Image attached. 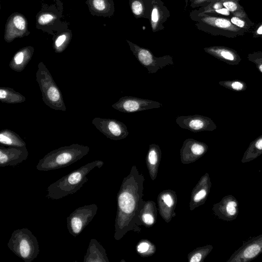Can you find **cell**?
Listing matches in <instances>:
<instances>
[{
  "instance_id": "obj_9",
  "label": "cell",
  "mask_w": 262,
  "mask_h": 262,
  "mask_svg": "<svg viewBox=\"0 0 262 262\" xmlns=\"http://www.w3.org/2000/svg\"><path fill=\"white\" fill-rule=\"evenodd\" d=\"M176 122L182 128L193 133L213 131L217 128L211 118L200 115L178 116Z\"/></svg>"
},
{
  "instance_id": "obj_35",
  "label": "cell",
  "mask_w": 262,
  "mask_h": 262,
  "mask_svg": "<svg viewBox=\"0 0 262 262\" xmlns=\"http://www.w3.org/2000/svg\"><path fill=\"white\" fill-rule=\"evenodd\" d=\"M162 199L168 207H171L173 205V201L169 194H167L163 195L162 196Z\"/></svg>"
},
{
  "instance_id": "obj_29",
  "label": "cell",
  "mask_w": 262,
  "mask_h": 262,
  "mask_svg": "<svg viewBox=\"0 0 262 262\" xmlns=\"http://www.w3.org/2000/svg\"><path fill=\"white\" fill-rule=\"evenodd\" d=\"M209 186L207 185L205 188L201 189L194 196V201L198 202L205 199L208 194V188Z\"/></svg>"
},
{
  "instance_id": "obj_12",
  "label": "cell",
  "mask_w": 262,
  "mask_h": 262,
  "mask_svg": "<svg viewBox=\"0 0 262 262\" xmlns=\"http://www.w3.org/2000/svg\"><path fill=\"white\" fill-rule=\"evenodd\" d=\"M28 151L25 146L1 147L0 149V166H16L27 159Z\"/></svg>"
},
{
  "instance_id": "obj_6",
  "label": "cell",
  "mask_w": 262,
  "mask_h": 262,
  "mask_svg": "<svg viewBox=\"0 0 262 262\" xmlns=\"http://www.w3.org/2000/svg\"><path fill=\"white\" fill-rule=\"evenodd\" d=\"M98 210L95 204L85 205L76 208L67 218V228L74 237L79 235L91 222Z\"/></svg>"
},
{
  "instance_id": "obj_27",
  "label": "cell",
  "mask_w": 262,
  "mask_h": 262,
  "mask_svg": "<svg viewBox=\"0 0 262 262\" xmlns=\"http://www.w3.org/2000/svg\"><path fill=\"white\" fill-rule=\"evenodd\" d=\"M93 5L96 10L100 11H103L109 9L108 3L105 0H94Z\"/></svg>"
},
{
  "instance_id": "obj_26",
  "label": "cell",
  "mask_w": 262,
  "mask_h": 262,
  "mask_svg": "<svg viewBox=\"0 0 262 262\" xmlns=\"http://www.w3.org/2000/svg\"><path fill=\"white\" fill-rule=\"evenodd\" d=\"M47 96L50 100L52 101H57L60 99V93L57 88L51 86L48 90Z\"/></svg>"
},
{
  "instance_id": "obj_39",
  "label": "cell",
  "mask_w": 262,
  "mask_h": 262,
  "mask_svg": "<svg viewBox=\"0 0 262 262\" xmlns=\"http://www.w3.org/2000/svg\"><path fill=\"white\" fill-rule=\"evenodd\" d=\"M189 1V0H185V8H186V7L187 6L188 4V2Z\"/></svg>"
},
{
  "instance_id": "obj_21",
  "label": "cell",
  "mask_w": 262,
  "mask_h": 262,
  "mask_svg": "<svg viewBox=\"0 0 262 262\" xmlns=\"http://www.w3.org/2000/svg\"><path fill=\"white\" fill-rule=\"evenodd\" d=\"M219 83L220 85L233 91L241 92L247 89L246 83L238 79L223 80Z\"/></svg>"
},
{
  "instance_id": "obj_2",
  "label": "cell",
  "mask_w": 262,
  "mask_h": 262,
  "mask_svg": "<svg viewBox=\"0 0 262 262\" xmlns=\"http://www.w3.org/2000/svg\"><path fill=\"white\" fill-rule=\"evenodd\" d=\"M189 16L198 30L214 36L235 38L247 32L233 25L229 18L200 12L195 9Z\"/></svg>"
},
{
  "instance_id": "obj_25",
  "label": "cell",
  "mask_w": 262,
  "mask_h": 262,
  "mask_svg": "<svg viewBox=\"0 0 262 262\" xmlns=\"http://www.w3.org/2000/svg\"><path fill=\"white\" fill-rule=\"evenodd\" d=\"M247 58L249 61L255 63L256 68L262 73V52L257 51L249 53Z\"/></svg>"
},
{
  "instance_id": "obj_22",
  "label": "cell",
  "mask_w": 262,
  "mask_h": 262,
  "mask_svg": "<svg viewBox=\"0 0 262 262\" xmlns=\"http://www.w3.org/2000/svg\"><path fill=\"white\" fill-rule=\"evenodd\" d=\"M0 142L2 144L12 146L13 147H23L25 143L15 136L1 133L0 134Z\"/></svg>"
},
{
  "instance_id": "obj_36",
  "label": "cell",
  "mask_w": 262,
  "mask_h": 262,
  "mask_svg": "<svg viewBox=\"0 0 262 262\" xmlns=\"http://www.w3.org/2000/svg\"><path fill=\"white\" fill-rule=\"evenodd\" d=\"M24 53L21 52L17 53L14 56V59L15 62L17 64H20L23 61L24 59Z\"/></svg>"
},
{
  "instance_id": "obj_1",
  "label": "cell",
  "mask_w": 262,
  "mask_h": 262,
  "mask_svg": "<svg viewBox=\"0 0 262 262\" xmlns=\"http://www.w3.org/2000/svg\"><path fill=\"white\" fill-rule=\"evenodd\" d=\"M103 164L101 161H94L62 177L48 187L47 197L57 200L75 193L88 181L87 174Z\"/></svg>"
},
{
  "instance_id": "obj_7",
  "label": "cell",
  "mask_w": 262,
  "mask_h": 262,
  "mask_svg": "<svg viewBox=\"0 0 262 262\" xmlns=\"http://www.w3.org/2000/svg\"><path fill=\"white\" fill-rule=\"evenodd\" d=\"M262 253V234L244 241L242 245L230 256L227 262H248Z\"/></svg>"
},
{
  "instance_id": "obj_24",
  "label": "cell",
  "mask_w": 262,
  "mask_h": 262,
  "mask_svg": "<svg viewBox=\"0 0 262 262\" xmlns=\"http://www.w3.org/2000/svg\"><path fill=\"white\" fill-rule=\"evenodd\" d=\"M200 12H203L210 15H216L227 18L233 15L226 8H223L217 9L202 10L200 8L196 9Z\"/></svg>"
},
{
  "instance_id": "obj_40",
  "label": "cell",
  "mask_w": 262,
  "mask_h": 262,
  "mask_svg": "<svg viewBox=\"0 0 262 262\" xmlns=\"http://www.w3.org/2000/svg\"><path fill=\"white\" fill-rule=\"evenodd\" d=\"M191 1V0H189V1Z\"/></svg>"
},
{
  "instance_id": "obj_3",
  "label": "cell",
  "mask_w": 262,
  "mask_h": 262,
  "mask_svg": "<svg viewBox=\"0 0 262 262\" xmlns=\"http://www.w3.org/2000/svg\"><path fill=\"white\" fill-rule=\"evenodd\" d=\"M89 151L87 146L72 145L51 151L36 165L39 171H48L67 167L81 159Z\"/></svg>"
},
{
  "instance_id": "obj_31",
  "label": "cell",
  "mask_w": 262,
  "mask_h": 262,
  "mask_svg": "<svg viewBox=\"0 0 262 262\" xmlns=\"http://www.w3.org/2000/svg\"><path fill=\"white\" fill-rule=\"evenodd\" d=\"M252 32L253 37L262 38V21L254 26Z\"/></svg>"
},
{
  "instance_id": "obj_15",
  "label": "cell",
  "mask_w": 262,
  "mask_h": 262,
  "mask_svg": "<svg viewBox=\"0 0 262 262\" xmlns=\"http://www.w3.org/2000/svg\"><path fill=\"white\" fill-rule=\"evenodd\" d=\"M83 262H108L105 250L95 238H91L86 252L83 258Z\"/></svg>"
},
{
  "instance_id": "obj_10",
  "label": "cell",
  "mask_w": 262,
  "mask_h": 262,
  "mask_svg": "<svg viewBox=\"0 0 262 262\" xmlns=\"http://www.w3.org/2000/svg\"><path fill=\"white\" fill-rule=\"evenodd\" d=\"M170 16V11L162 0H150L148 20L152 32L164 30V24Z\"/></svg>"
},
{
  "instance_id": "obj_19",
  "label": "cell",
  "mask_w": 262,
  "mask_h": 262,
  "mask_svg": "<svg viewBox=\"0 0 262 262\" xmlns=\"http://www.w3.org/2000/svg\"><path fill=\"white\" fill-rule=\"evenodd\" d=\"M223 6L234 16L249 18L243 7L239 4L241 0H221Z\"/></svg>"
},
{
  "instance_id": "obj_30",
  "label": "cell",
  "mask_w": 262,
  "mask_h": 262,
  "mask_svg": "<svg viewBox=\"0 0 262 262\" xmlns=\"http://www.w3.org/2000/svg\"><path fill=\"white\" fill-rule=\"evenodd\" d=\"M13 23L15 26L19 30H24L26 27L24 18L20 16H16L13 18Z\"/></svg>"
},
{
  "instance_id": "obj_28",
  "label": "cell",
  "mask_w": 262,
  "mask_h": 262,
  "mask_svg": "<svg viewBox=\"0 0 262 262\" xmlns=\"http://www.w3.org/2000/svg\"><path fill=\"white\" fill-rule=\"evenodd\" d=\"M212 0H191L190 6L193 9H198L207 6Z\"/></svg>"
},
{
  "instance_id": "obj_17",
  "label": "cell",
  "mask_w": 262,
  "mask_h": 262,
  "mask_svg": "<svg viewBox=\"0 0 262 262\" xmlns=\"http://www.w3.org/2000/svg\"><path fill=\"white\" fill-rule=\"evenodd\" d=\"M131 11L136 18H149L150 0H128Z\"/></svg>"
},
{
  "instance_id": "obj_8",
  "label": "cell",
  "mask_w": 262,
  "mask_h": 262,
  "mask_svg": "<svg viewBox=\"0 0 262 262\" xmlns=\"http://www.w3.org/2000/svg\"><path fill=\"white\" fill-rule=\"evenodd\" d=\"M162 106L160 102L134 96H123L113 105L117 110L126 113H133L145 110L158 108Z\"/></svg>"
},
{
  "instance_id": "obj_11",
  "label": "cell",
  "mask_w": 262,
  "mask_h": 262,
  "mask_svg": "<svg viewBox=\"0 0 262 262\" xmlns=\"http://www.w3.org/2000/svg\"><path fill=\"white\" fill-rule=\"evenodd\" d=\"M238 202L232 195L225 196L221 201L215 204L213 210L221 219L225 221H232L236 219L239 213Z\"/></svg>"
},
{
  "instance_id": "obj_14",
  "label": "cell",
  "mask_w": 262,
  "mask_h": 262,
  "mask_svg": "<svg viewBox=\"0 0 262 262\" xmlns=\"http://www.w3.org/2000/svg\"><path fill=\"white\" fill-rule=\"evenodd\" d=\"M102 132L114 140H120L126 138L129 134L125 124L114 119H105L102 122Z\"/></svg>"
},
{
  "instance_id": "obj_37",
  "label": "cell",
  "mask_w": 262,
  "mask_h": 262,
  "mask_svg": "<svg viewBox=\"0 0 262 262\" xmlns=\"http://www.w3.org/2000/svg\"><path fill=\"white\" fill-rule=\"evenodd\" d=\"M203 258V255L201 253H196L194 254L191 259L190 262H200Z\"/></svg>"
},
{
  "instance_id": "obj_13",
  "label": "cell",
  "mask_w": 262,
  "mask_h": 262,
  "mask_svg": "<svg viewBox=\"0 0 262 262\" xmlns=\"http://www.w3.org/2000/svg\"><path fill=\"white\" fill-rule=\"evenodd\" d=\"M204 51L230 65H237L242 60L238 53L234 49L223 46H213L204 48Z\"/></svg>"
},
{
  "instance_id": "obj_4",
  "label": "cell",
  "mask_w": 262,
  "mask_h": 262,
  "mask_svg": "<svg viewBox=\"0 0 262 262\" xmlns=\"http://www.w3.org/2000/svg\"><path fill=\"white\" fill-rule=\"evenodd\" d=\"M8 248L25 262H31L39 252L37 238L27 228L13 231L7 244Z\"/></svg>"
},
{
  "instance_id": "obj_32",
  "label": "cell",
  "mask_w": 262,
  "mask_h": 262,
  "mask_svg": "<svg viewBox=\"0 0 262 262\" xmlns=\"http://www.w3.org/2000/svg\"><path fill=\"white\" fill-rule=\"evenodd\" d=\"M53 18V16L49 14H45L41 15L38 18V23L40 25H45L50 21Z\"/></svg>"
},
{
  "instance_id": "obj_16",
  "label": "cell",
  "mask_w": 262,
  "mask_h": 262,
  "mask_svg": "<svg viewBox=\"0 0 262 262\" xmlns=\"http://www.w3.org/2000/svg\"><path fill=\"white\" fill-rule=\"evenodd\" d=\"M208 149L204 143L193 139H187L183 143L181 153L184 156L199 157L203 156Z\"/></svg>"
},
{
  "instance_id": "obj_34",
  "label": "cell",
  "mask_w": 262,
  "mask_h": 262,
  "mask_svg": "<svg viewBox=\"0 0 262 262\" xmlns=\"http://www.w3.org/2000/svg\"><path fill=\"white\" fill-rule=\"evenodd\" d=\"M142 220L145 224L148 225H152L154 222V219L153 216L149 213L143 215Z\"/></svg>"
},
{
  "instance_id": "obj_5",
  "label": "cell",
  "mask_w": 262,
  "mask_h": 262,
  "mask_svg": "<svg viewBox=\"0 0 262 262\" xmlns=\"http://www.w3.org/2000/svg\"><path fill=\"white\" fill-rule=\"evenodd\" d=\"M126 41L137 60L147 69L148 73H155L159 69L174 64L173 58L170 55L156 57L149 49L140 47L130 40H126Z\"/></svg>"
},
{
  "instance_id": "obj_20",
  "label": "cell",
  "mask_w": 262,
  "mask_h": 262,
  "mask_svg": "<svg viewBox=\"0 0 262 262\" xmlns=\"http://www.w3.org/2000/svg\"><path fill=\"white\" fill-rule=\"evenodd\" d=\"M229 19L233 25L245 31L247 33L252 32L255 26V24L249 18H243L232 15Z\"/></svg>"
},
{
  "instance_id": "obj_38",
  "label": "cell",
  "mask_w": 262,
  "mask_h": 262,
  "mask_svg": "<svg viewBox=\"0 0 262 262\" xmlns=\"http://www.w3.org/2000/svg\"><path fill=\"white\" fill-rule=\"evenodd\" d=\"M66 39L65 35H62L58 37L55 41V45L56 47L60 46L64 41Z\"/></svg>"
},
{
  "instance_id": "obj_23",
  "label": "cell",
  "mask_w": 262,
  "mask_h": 262,
  "mask_svg": "<svg viewBox=\"0 0 262 262\" xmlns=\"http://www.w3.org/2000/svg\"><path fill=\"white\" fill-rule=\"evenodd\" d=\"M161 151L158 145L151 144L147 155V159L151 165H155L158 161Z\"/></svg>"
},
{
  "instance_id": "obj_33",
  "label": "cell",
  "mask_w": 262,
  "mask_h": 262,
  "mask_svg": "<svg viewBox=\"0 0 262 262\" xmlns=\"http://www.w3.org/2000/svg\"><path fill=\"white\" fill-rule=\"evenodd\" d=\"M149 248V245L148 243L143 242L140 243L137 246V251L140 253H144L147 252Z\"/></svg>"
},
{
  "instance_id": "obj_18",
  "label": "cell",
  "mask_w": 262,
  "mask_h": 262,
  "mask_svg": "<svg viewBox=\"0 0 262 262\" xmlns=\"http://www.w3.org/2000/svg\"><path fill=\"white\" fill-rule=\"evenodd\" d=\"M262 155V135L252 141L244 154L242 163L251 161Z\"/></svg>"
}]
</instances>
